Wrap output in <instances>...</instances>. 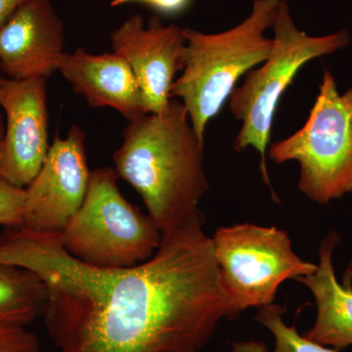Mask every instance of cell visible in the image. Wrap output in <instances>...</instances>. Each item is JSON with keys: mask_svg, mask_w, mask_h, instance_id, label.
Returning a JSON list of instances; mask_svg holds the SVG:
<instances>
[{"mask_svg": "<svg viewBox=\"0 0 352 352\" xmlns=\"http://www.w3.org/2000/svg\"><path fill=\"white\" fill-rule=\"evenodd\" d=\"M203 212L162 234L149 261L119 270L69 254L59 234L0 233V263L34 271L50 293L43 315L60 352H194L237 316L219 279Z\"/></svg>", "mask_w": 352, "mask_h": 352, "instance_id": "6da1fadb", "label": "cell"}, {"mask_svg": "<svg viewBox=\"0 0 352 352\" xmlns=\"http://www.w3.org/2000/svg\"><path fill=\"white\" fill-rule=\"evenodd\" d=\"M204 151L205 140L176 99L163 112L129 120L122 132L113 156L115 170L142 197L162 233L201 214L198 205L210 189Z\"/></svg>", "mask_w": 352, "mask_h": 352, "instance_id": "7a4b0ae2", "label": "cell"}, {"mask_svg": "<svg viewBox=\"0 0 352 352\" xmlns=\"http://www.w3.org/2000/svg\"><path fill=\"white\" fill-rule=\"evenodd\" d=\"M281 0H254L239 25L217 34L184 28L182 74L170 89L179 98L192 126L205 140L206 127L230 98L238 80L270 56L272 38L264 32L274 20Z\"/></svg>", "mask_w": 352, "mask_h": 352, "instance_id": "3957f363", "label": "cell"}, {"mask_svg": "<svg viewBox=\"0 0 352 352\" xmlns=\"http://www.w3.org/2000/svg\"><path fill=\"white\" fill-rule=\"evenodd\" d=\"M271 28L274 36L270 56L263 66L251 69L243 85L233 90L229 108L233 117L242 122L234 148L241 152L252 147L258 153L263 182L270 187L273 199L278 201L266 166V152L278 103L305 64L344 50L351 38L347 30L324 36H308L296 27L287 0L280 1Z\"/></svg>", "mask_w": 352, "mask_h": 352, "instance_id": "277c9868", "label": "cell"}, {"mask_svg": "<svg viewBox=\"0 0 352 352\" xmlns=\"http://www.w3.org/2000/svg\"><path fill=\"white\" fill-rule=\"evenodd\" d=\"M119 175L110 166L90 173L87 195L59 234L66 251L78 261L105 270L131 267L149 261L162 231L120 193Z\"/></svg>", "mask_w": 352, "mask_h": 352, "instance_id": "5b68a950", "label": "cell"}, {"mask_svg": "<svg viewBox=\"0 0 352 352\" xmlns=\"http://www.w3.org/2000/svg\"><path fill=\"white\" fill-rule=\"evenodd\" d=\"M268 157L278 164L298 162V188L319 205L351 193L352 98L340 94L330 71L305 126L271 145Z\"/></svg>", "mask_w": 352, "mask_h": 352, "instance_id": "8992f818", "label": "cell"}, {"mask_svg": "<svg viewBox=\"0 0 352 352\" xmlns=\"http://www.w3.org/2000/svg\"><path fill=\"white\" fill-rule=\"evenodd\" d=\"M219 279L236 314L274 303L286 280L311 274L317 264L294 252L289 234L252 223L219 227L212 238Z\"/></svg>", "mask_w": 352, "mask_h": 352, "instance_id": "52a82bcc", "label": "cell"}, {"mask_svg": "<svg viewBox=\"0 0 352 352\" xmlns=\"http://www.w3.org/2000/svg\"><path fill=\"white\" fill-rule=\"evenodd\" d=\"M90 173L85 133L73 124L66 138L56 135L38 175L25 188L22 227L61 233L85 200Z\"/></svg>", "mask_w": 352, "mask_h": 352, "instance_id": "ba28073f", "label": "cell"}, {"mask_svg": "<svg viewBox=\"0 0 352 352\" xmlns=\"http://www.w3.org/2000/svg\"><path fill=\"white\" fill-rule=\"evenodd\" d=\"M0 107L6 113L0 178L25 188L38 175L50 148L46 78H0Z\"/></svg>", "mask_w": 352, "mask_h": 352, "instance_id": "9c48e42d", "label": "cell"}, {"mask_svg": "<svg viewBox=\"0 0 352 352\" xmlns=\"http://www.w3.org/2000/svg\"><path fill=\"white\" fill-rule=\"evenodd\" d=\"M113 52L126 60L144 95L148 113H161L171 100L170 89L182 72L186 38L182 28L164 25L159 16L145 23L134 14L111 34Z\"/></svg>", "mask_w": 352, "mask_h": 352, "instance_id": "30bf717a", "label": "cell"}, {"mask_svg": "<svg viewBox=\"0 0 352 352\" xmlns=\"http://www.w3.org/2000/svg\"><path fill=\"white\" fill-rule=\"evenodd\" d=\"M65 44L64 22L51 0H27L0 25V68L13 80H47Z\"/></svg>", "mask_w": 352, "mask_h": 352, "instance_id": "8fae6325", "label": "cell"}, {"mask_svg": "<svg viewBox=\"0 0 352 352\" xmlns=\"http://www.w3.org/2000/svg\"><path fill=\"white\" fill-rule=\"evenodd\" d=\"M58 72L92 108L109 107L131 120L147 113L144 95L126 60L117 53L65 52Z\"/></svg>", "mask_w": 352, "mask_h": 352, "instance_id": "7c38bea8", "label": "cell"}, {"mask_svg": "<svg viewBox=\"0 0 352 352\" xmlns=\"http://www.w3.org/2000/svg\"><path fill=\"white\" fill-rule=\"evenodd\" d=\"M340 243V234L333 229L329 231L319 247L317 270L296 279L311 292L317 307L314 326L303 337L336 351L352 346L351 273L340 283L333 264V251Z\"/></svg>", "mask_w": 352, "mask_h": 352, "instance_id": "4fadbf2b", "label": "cell"}, {"mask_svg": "<svg viewBox=\"0 0 352 352\" xmlns=\"http://www.w3.org/2000/svg\"><path fill=\"white\" fill-rule=\"evenodd\" d=\"M50 293L34 271L0 263V325L27 327L43 316Z\"/></svg>", "mask_w": 352, "mask_h": 352, "instance_id": "5bb4252c", "label": "cell"}, {"mask_svg": "<svg viewBox=\"0 0 352 352\" xmlns=\"http://www.w3.org/2000/svg\"><path fill=\"white\" fill-rule=\"evenodd\" d=\"M285 312L283 307L272 303L259 308L256 316V321L267 329L274 338L275 349L272 352H339L315 344L300 335L296 326L287 325Z\"/></svg>", "mask_w": 352, "mask_h": 352, "instance_id": "9a60e30c", "label": "cell"}, {"mask_svg": "<svg viewBox=\"0 0 352 352\" xmlns=\"http://www.w3.org/2000/svg\"><path fill=\"white\" fill-rule=\"evenodd\" d=\"M25 189L0 178V226L18 228L24 224Z\"/></svg>", "mask_w": 352, "mask_h": 352, "instance_id": "2e32d148", "label": "cell"}, {"mask_svg": "<svg viewBox=\"0 0 352 352\" xmlns=\"http://www.w3.org/2000/svg\"><path fill=\"white\" fill-rule=\"evenodd\" d=\"M0 352H41L38 337L21 326L0 325Z\"/></svg>", "mask_w": 352, "mask_h": 352, "instance_id": "e0dca14e", "label": "cell"}, {"mask_svg": "<svg viewBox=\"0 0 352 352\" xmlns=\"http://www.w3.org/2000/svg\"><path fill=\"white\" fill-rule=\"evenodd\" d=\"M193 0H112L111 7H120L129 3H141L150 7L157 13L166 16L179 15L191 6Z\"/></svg>", "mask_w": 352, "mask_h": 352, "instance_id": "ac0fdd59", "label": "cell"}, {"mask_svg": "<svg viewBox=\"0 0 352 352\" xmlns=\"http://www.w3.org/2000/svg\"><path fill=\"white\" fill-rule=\"evenodd\" d=\"M232 352H272L270 351L265 344L258 342V340L235 342L232 346Z\"/></svg>", "mask_w": 352, "mask_h": 352, "instance_id": "d6986e66", "label": "cell"}, {"mask_svg": "<svg viewBox=\"0 0 352 352\" xmlns=\"http://www.w3.org/2000/svg\"><path fill=\"white\" fill-rule=\"evenodd\" d=\"M27 0H0V25Z\"/></svg>", "mask_w": 352, "mask_h": 352, "instance_id": "ffe728a7", "label": "cell"}, {"mask_svg": "<svg viewBox=\"0 0 352 352\" xmlns=\"http://www.w3.org/2000/svg\"><path fill=\"white\" fill-rule=\"evenodd\" d=\"M4 131H6V122L3 115L0 113V156H1L2 144H3Z\"/></svg>", "mask_w": 352, "mask_h": 352, "instance_id": "44dd1931", "label": "cell"}, {"mask_svg": "<svg viewBox=\"0 0 352 352\" xmlns=\"http://www.w3.org/2000/svg\"><path fill=\"white\" fill-rule=\"evenodd\" d=\"M344 95H346V96L349 97V98H352V87L349 88V91H347Z\"/></svg>", "mask_w": 352, "mask_h": 352, "instance_id": "7402d4cb", "label": "cell"}]
</instances>
